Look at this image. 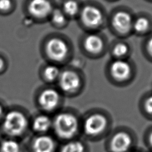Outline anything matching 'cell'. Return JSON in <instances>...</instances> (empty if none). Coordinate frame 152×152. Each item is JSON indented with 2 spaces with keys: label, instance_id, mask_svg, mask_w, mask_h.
I'll return each instance as SVG.
<instances>
[{
  "label": "cell",
  "instance_id": "cell-6",
  "mask_svg": "<svg viewBox=\"0 0 152 152\" xmlns=\"http://www.w3.org/2000/svg\"><path fill=\"white\" fill-rule=\"evenodd\" d=\"M81 18L86 26L92 28L99 26L103 20L102 11L91 5H87L83 8L81 11Z\"/></svg>",
  "mask_w": 152,
  "mask_h": 152
},
{
  "label": "cell",
  "instance_id": "cell-8",
  "mask_svg": "<svg viewBox=\"0 0 152 152\" xmlns=\"http://www.w3.org/2000/svg\"><path fill=\"white\" fill-rule=\"evenodd\" d=\"M39 102L42 108L45 110H53L59 102V93L53 89H46L41 93L39 97Z\"/></svg>",
  "mask_w": 152,
  "mask_h": 152
},
{
  "label": "cell",
  "instance_id": "cell-20",
  "mask_svg": "<svg viewBox=\"0 0 152 152\" xmlns=\"http://www.w3.org/2000/svg\"><path fill=\"white\" fill-rule=\"evenodd\" d=\"M50 15L52 21L55 24H62L65 21V14L59 9L53 10Z\"/></svg>",
  "mask_w": 152,
  "mask_h": 152
},
{
  "label": "cell",
  "instance_id": "cell-11",
  "mask_svg": "<svg viewBox=\"0 0 152 152\" xmlns=\"http://www.w3.org/2000/svg\"><path fill=\"white\" fill-rule=\"evenodd\" d=\"M110 71L112 76L115 79L123 81L129 77L131 69L127 62L123 60H117L112 64Z\"/></svg>",
  "mask_w": 152,
  "mask_h": 152
},
{
  "label": "cell",
  "instance_id": "cell-14",
  "mask_svg": "<svg viewBox=\"0 0 152 152\" xmlns=\"http://www.w3.org/2000/svg\"><path fill=\"white\" fill-rule=\"evenodd\" d=\"M52 122L46 115H41L36 117L33 122V129L39 133L47 132L51 127Z\"/></svg>",
  "mask_w": 152,
  "mask_h": 152
},
{
  "label": "cell",
  "instance_id": "cell-17",
  "mask_svg": "<svg viewBox=\"0 0 152 152\" xmlns=\"http://www.w3.org/2000/svg\"><path fill=\"white\" fill-rule=\"evenodd\" d=\"M79 11L78 4L73 0H68L64 2L63 5V12L69 16L75 15Z\"/></svg>",
  "mask_w": 152,
  "mask_h": 152
},
{
  "label": "cell",
  "instance_id": "cell-5",
  "mask_svg": "<svg viewBox=\"0 0 152 152\" xmlns=\"http://www.w3.org/2000/svg\"><path fill=\"white\" fill-rule=\"evenodd\" d=\"M48 55L55 61H62L66 56L68 48L66 43L62 40L53 38L49 40L46 46Z\"/></svg>",
  "mask_w": 152,
  "mask_h": 152
},
{
  "label": "cell",
  "instance_id": "cell-7",
  "mask_svg": "<svg viewBox=\"0 0 152 152\" xmlns=\"http://www.w3.org/2000/svg\"><path fill=\"white\" fill-rule=\"evenodd\" d=\"M59 84L63 91L72 92L79 88L80 80L75 72L71 71H65L61 73L59 77Z\"/></svg>",
  "mask_w": 152,
  "mask_h": 152
},
{
  "label": "cell",
  "instance_id": "cell-9",
  "mask_svg": "<svg viewBox=\"0 0 152 152\" xmlns=\"http://www.w3.org/2000/svg\"><path fill=\"white\" fill-rule=\"evenodd\" d=\"M28 9L30 14L36 17H44L50 14L53 9L48 0H31Z\"/></svg>",
  "mask_w": 152,
  "mask_h": 152
},
{
  "label": "cell",
  "instance_id": "cell-25",
  "mask_svg": "<svg viewBox=\"0 0 152 152\" xmlns=\"http://www.w3.org/2000/svg\"><path fill=\"white\" fill-rule=\"evenodd\" d=\"M148 142L150 147L152 149V130L151 131V132L149 133L148 135Z\"/></svg>",
  "mask_w": 152,
  "mask_h": 152
},
{
  "label": "cell",
  "instance_id": "cell-22",
  "mask_svg": "<svg viewBox=\"0 0 152 152\" xmlns=\"http://www.w3.org/2000/svg\"><path fill=\"white\" fill-rule=\"evenodd\" d=\"M144 109L147 115L152 116V96L148 97L145 100Z\"/></svg>",
  "mask_w": 152,
  "mask_h": 152
},
{
  "label": "cell",
  "instance_id": "cell-21",
  "mask_svg": "<svg viewBox=\"0 0 152 152\" xmlns=\"http://www.w3.org/2000/svg\"><path fill=\"white\" fill-rule=\"evenodd\" d=\"M128 50V46L125 44L119 43L115 46L113 49V53L115 56L117 57H121L127 53Z\"/></svg>",
  "mask_w": 152,
  "mask_h": 152
},
{
  "label": "cell",
  "instance_id": "cell-18",
  "mask_svg": "<svg viewBox=\"0 0 152 152\" xmlns=\"http://www.w3.org/2000/svg\"><path fill=\"white\" fill-rule=\"evenodd\" d=\"M44 74L48 80L53 81L59 77L61 73L58 67L55 65H49L45 68Z\"/></svg>",
  "mask_w": 152,
  "mask_h": 152
},
{
  "label": "cell",
  "instance_id": "cell-23",
  "mask_svg": "<svg viewBox=\"0 0 152 152\" xmlns=\"http://www.w3.org/2000/svg\"><path fill=\"white\" fill-rule=\"evenodd\" d=\"M12 6L10 0H0V10L7 11L11 8Z\"/></svg>",
  "mask_w": 152,
  "mask_h": 152
},
{
  "label": "cell",
  "instance_id": "cell-4",
  "mask_svg": "<svg viewBox=\"0 0 152 152\" xmlns=\"http://www.w3.org/2000/svg\"><path fill=\"white\" fill-rule=\"evenodd\" d=\"M132 144L131 134L125 131H119L112 135L109 146L112 152H128Z\"/></svg>",
  "mask_w": 152,
  "mask_h": 152
},
{
  "label": "cell",
  "instance_id": "cell-10",
  "mask_svg": "<svg viewBox=\"0 0 152 152\" xmlns=\"http://www.w3.org/2000/svg\"><path fill=\"white\" fill-rule=\"evenodd\" d=\"M112 26L120 33L128 32L132 26L131 15L126 12H118L113 17Z\"/></svg>",
  "mask_w": 152,
  "mask_h": 152
},
{
  "label": "cell",
  "instance_id": "cell-15",
  "mask_svg": "<svg viewBox=\"0 0 152 152\" xmlns=\"http://www.w3.org/2000/svg\"><path fill=\"white\" fill-rule=\"evenodd\" d=\"M61 152H85V147L81 141H72L65 144Z\"/></svg>",
  "mask_w": 152,
  "mask_h": 152
},
{
  "label": "cell",
  "instance_id": "cell-28",
  "mask_svg": "<svg viewBox=\"0 0 152 152\" xmlns=\"http://www.w3.org/2000/svg\"><path fill=\"white\" fill-rule=\"evenodd\" d=\"M132 152H138V151H132Z\"/></svg>",
  "mask_w": 152,
  "mask_h": 152
},
{
  "label": "cell",
  "instance_id": "cell-13",
  "mask_svg": "<svg viewBox=\"0 0 152 152\" xmlns=\"http://www.w3.org/2000/svg\"><path fill=\"white\" fill-rule=\"evenodd\" d=\"M84 46L86 50L90 53L100 52L103 48L102 39L96 34H90L84 40Z\"/></svg>",
  "mask_w": 152,
  "mask_h": 152
},
{
  "label": "cell",
  "instance_id": "cell-19",
  "mask_svg": "<svg viewBox=\"0 0 152 152\" xmlns=\"http://www.w3.org/2000/svg\"><path fill=\"white\" fill-rule=\"evenodd\" d=\"M132 26L136 31L142 33L147 30L149 26V23L145 18H139L132 24Z\"/></svg>",
  "mask_w": 152,
  "mask_h": 152
},
{
  "label": "cell",
  "instance_id": "cell-3",
  "mask_svg": "<svg viewBox=\"0 0 152 152\" xmlns=\"http://www.w3.org/2000/svg\"><path fill=\"white\" fill-rule=\"evenodd\" d=\"M108 126L107 117L100 113L90 115L84 121V131L90 137H97L106 130Z\"/></svg>",
  "mask_w": 152,
  "mask_h": 152
},
{
  "label": "cell",
  "instance_id": "cell-16",
  "mask_svg": "<svg viewBox=\"0 0 152 152\" xmlns=\"http://www.w3.org/2000/svg\"><path fill=\"white\" fill-rule=\"evenodd\" d=\"M1 152H20V147L18 143L12 140H7L3 141L0 147Z\"/></svg>",
  "mask_w": 152,
  "mask_h": 152
},
{
  "label": "cell",
  "instance_id": "cell-24",
  "mask_svg": "<svg viewBox=\"0 0 152 152\" xmlns=\"http://www.w3.org/2000/svg\"><path fill=\"white\" fill-rule=\"evenodd\" d=\"M147 48L149 52L152 55V37L149 40L147 43Z\"/></svg>",
  "mask_w": 152,
  "mask_h": 152
},
{
  "label": "cell",
  "instance_id": "cell-27",
  "mask_svg": "<svg viewBox=\"0 0 152 152\" xmlns=\"http://www.w3.org/2000/svg\"><path fill=\"white\" fill-rule=\"evenodd\" d=\"M3 116V109L2 106L0 105V119Z\"/></svg>",
  "mask_w": 152,
  "mask_h": 152
},
{
  "label": "cell",
  "instance_id": "cell-1",
  "mask_svg": "<svg viewBox=\"0 0 152 152\" xmlns=\"http://www.w3.org/2000/svg\"><path fill=\"white\" fill-rule=\"evenodd\" d=\"M57 135L62 139L72 138L78 130L79 123L75 115L69 113L58 114L53 122Z\"/></svg>",
  "mask_w": 152,
  "mask_h": 152
},
{
  "label": "cell",
  "instance_id": "cell-12",
  "mask_svg": "<svg viewBox=\"0 0 152 152\" xmlns=\"http://www.w3.org/2000/svg\"><path fill=\"white\" fill-rule=\"evenodd\" d=\"M55 143L49 136L40 135L36 138L32 144L34 152H54Z\"/></svg>",
  "mask_w": 152,
  "mask_h": 152
},
{
  "label": "cell",
  "instance_id": "cell-2",
  "mask_svg": "<svg viewBox=\"0 0 152 152\" xmlns=\"http://www.w3.org/2000/svg\"><path fill=\"white\" fill-rule=\"evenodd\" d=\"M27 126V120L25 115L17 110H12L6 114L4 118L3 128L11 136L22 134Z\"/></svg>",
  "mask_w": 152,
  "mask_h": 152
},
{
  "label": "cell",
  "instance_id": "cell-26",
  "mask_svg": "<svg viewBox=\"0 0 152 152\" xmlns=\"http://www.w3.org/2000/svg\"><path fill=\"white\" fill-rule=\"evenodd\" d=\"M4 65V61L2 60V59H1V58H0V70H1V69L3 68Z\"/></svg>",
  "mask_w": 152,
  "mask_h": 152
}]
</instances>
